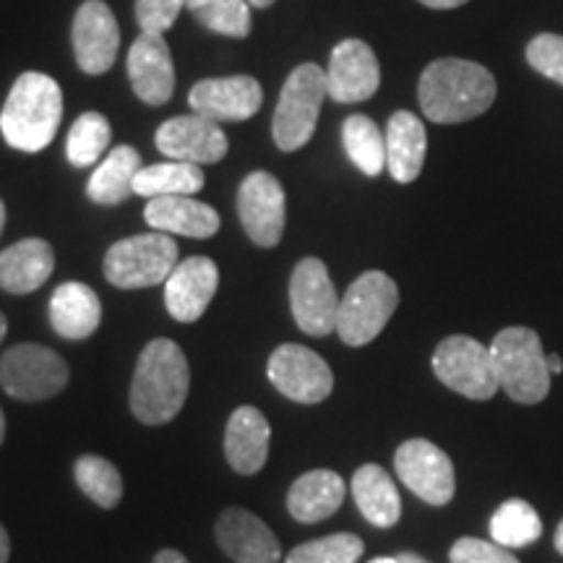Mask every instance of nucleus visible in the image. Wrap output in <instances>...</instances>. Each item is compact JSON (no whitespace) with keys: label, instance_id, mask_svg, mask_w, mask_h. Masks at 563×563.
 Listing matches in <instances>:
<instances>
[{"label":"nucleus","instance_id":"obj_20","mask_svg":"<svg viewBox=\"0 0 563 563\" xmlns=\"http://www.w3.org/2000/svg\"><path fill=\"white\" fill-rule=\"evenodd\" d=\"M129 81L141 102L167 104L175 91V66L159 34H139L129 51Z\"/></svg>","mask_w":563,"mask_h":563},{"label":"nucleus","instance_id":"obj_9","mask_svg":"<svg viewBox=\"0 0 563 563\" xmlns=\"http://www.w3.org/2000/svg\"><path fill=\"white\" fill-rule=\"evenodd\" d=\"M433 373L443 386L475 402H488L501 386L493 368L490 347L464 334L446 336L435 347Z\"/></svg>","mask_w":563,"mask_h":563},{"label":"nucleus","instance_id":"obj_28","mask_svg":"<svg viewBox=\"0 0 563 563\" xmlns=\"http://www.w3.org/2000/svg\"><path fill=\"white\" fill-rule=\"evenodd\" d=\"M141 154L133 146H115L89 178L87 194L95 203L115 207L133 196V183L141 170Z\"/></svg>","mask_w":563,"mask_h":563},{"label":"nucleus","instance_id":"obj_47","mask_svg":"<svg viewBox=\"0 0 563 563\" xmlns=\"http://www.w3.org/2000/svg\"><path fill=\"white\" fill-rule=\"evenodd\" d=\"M3 439H5V415L0 410V443H3Z\"/></svg>","mask_w":563,"mask_h":563},{"label":"nucleus","instance_id":"obj_48","mask_svg":"<svg viewBox=\"0 0 563 563\" xmlns=\"http://www.w3.org/2000/svg\"><path fill=\"white\" fill-rule=\"evenodd\" d=\"M3 228H5V203L0 201V232H3Z\"/></svg>","mask_w":563,"mask_h":563},{"label":"nucleus","instance_id":"obj_27","mask_svg":"<svg viewBox=\"0 0 563 563\" xmlns=\"http://www.w3.org/2000/svg\"><path fill=\"white\" fill-rule=\"evenodd\" d=\"M352 498L373 527H394L402 517V498L394 481L378 464H363L352 475Z\"/></svg>","mask_w":563,"mask_h":563},{"label":"nucleus","instance_id":"obj_4","mask_svg":"<svg viewBox=\"0 0 563 563\" xmlns=\"http://www.w3.org/2000/svg\"><path fill=\"white\" fill-rule=\"evenodd\" d=\"M498 384L519 405L543 402L551 391V371L540 334L527 327H509L490 344Z\"/></svg>","mask_w":563,"mask_h":563},{"label":"nucleus","instance_id":"obj_30","mask_svg":"<svg viewBox=\"0 0 563 563\" xmlns=\"http://www.w3.org/2000/svg\"><path fill=\"white\" fill-rule=\"evenodd\" d=\"M342 144L352 165L368 178L382 175L386 167V133L368 115H350L342 125Z\"/></svg>","mask_w":563,"mask_h":563},{"label":"nucleus","instance_id":"obj_49","mask_svg":"<svg viewBox=\"0 0 563 563\" xmlns=\"http://www.w3.org/2000/svg\"><path fill=\"white\" fill-rule=\"evenodd\" d=\"M371 563H399L397 559H373Z\"/></svg>","mask_w":563,"mask_h":563},{"label":"nucleus","instance_id":"obj_5","mask_svg":"<svg viewBox=\"0 0 563 563\" xmlns=\"http://www.w3.org/2000/svg\"><path fill=\"white\" fill-rule=\"evenodd\" d=\"M327 97V70L316 63H302L287 76L272 121L274 144L282 152H298L313 139Z\"/></svg>","mask_w":563,"mask_h":563},{"label":"nucleus","instance_id":"obj_15","mask_svg":"<svg viewBox=\"0 0 563 563\" xmlns=\"http://www.w3.org/2000/svg\"><path fill=\"white\" fill-rule=\"evenodd\" d=\"M121 51V30L108 3L87 0L74 19V53L84 74L100 76L112 68Z\"/></svg>","mask_w":563,"mask_h":563},{"label":"nucleus","instance_id":"obj_6","mask_svg":"<svg viewBox=\"0 0 563 563\" xmlns=\"http://www.w3.org/2000/svg\"><path fill=\"white\" fill-rule=\"evenodd\" d=\"M399 306V287L389 274L371 269L347 287L340 300L336 334L350 347H363L384 332Z\"/></svg>","mask_w":563,"mask_h":563},{"label":"nucleus","instance_id":"obj_26","mask_svg":"<svg viewBox=\"0 0 563 563\" xmlns=\"http://www.w3.org/2000/svg\"><path fill=\"white\" fill-rule=\"evenodd\" d=\"M344 501V481L332 470L300 475L287 493V511L295 522L316 525L329 519Z\"/></svg>","mask_w":563,"mask_h":563},{"label":"nucleus","instance_id":"obj_36","mask_svg":"<svg viewBox=\"0 0 563 563\" xmlns=\"http://www.w3.org/2000/svg\"><path fill=\"white\" fill-rule=\"evenodd\" d=\"M527 63L563 87V37L561 34H538L527 45Z\"/></svg>","mask_w":563,"mask_h":563},{"label":"nucleus","instance_id":"obj_12","mask_svg":"<svg viewBox=\"0 0 563 563\" xmlns=\"http://www.w3.org/2000/svg\"><path fill=\"white\" fill-rule=\"evenodd\" d=\"M394 470H397L399 481L426 504L446 506L454 498V464L449 454L431 441H405L394 454Z\"/></svg>","mask_w":563,"mask_h":563},{"label":"nucleus","instance_id":"obj_31","mask_svg":"<svg viewBox=\"0 0 563 563\" xmlns=\"http://www.w3.org/2000/svg\"><path fill=\"white\" fill-rule=\"evenodd\" d=\"M540 534H543L540 514L522 498H509L498 506V511L490 519L493 543L504 548H527L538 543Z\"/></svg>","mask_w":563,"mask_h":563},{"label":"nucleus","instance_id":"obj_43","mask_svg":"<svg viewBox=\"0 0 563 563\" xmlns=\"http://www.w3.org/2000/svg\"><path fill=\"white\" fill-rule=\"evenodd\" d=\"M397 561H399V563H428L426 559H420L418 553H399Z\"/></svg>","mask_w":563,"mask_h":563},{"label":"nucleus","instance_id":"obj_18","mask_svg":"<svg viewBox=\"0 0 563 563\" xmlns=\"http://www.w3.org/2000/svg\"><path fill=\"white\" fill-rule=\"evenodd\" d=\"M214 538L224 555L235 563H277L282 559L277 534L241 506H230L220 514Z\"/></svg>","mask_w":563,"mask_h":563},{"label":"nucleus","instance_id":"obj_25","mask_svg":"<svg viewBox=\"0 0 563 563\" xmlns=\"http://www.w3.org/2000/svg\"><path fill=\"white\" fill-rule=\"evenodd\" d=\"M428 152L426 125L412 112L399 110L386 125V167L397 183H412L422 173Z\"/></svg>","mask_w":563,"mask_h":563},{"label":"nucleus","instance_id":"obj_32","mask_svg":"<svg viewBox=\"0 0 563 563\" xmlns=\"http://www.w3.org/2000/svg\"><path fill=\"white\" fill-rule=\"evenodd\" d=\"M74 477L81 493L102 509H115L123 498V477L110 460L97 454L81 456L74 464Z\"/></svg>","mask_w":563,"mask_h":563},{"label":"nucleus","instance_id":"obj_7","mask_svg":"<svg viewBox=\"0 0 563 563\" xmlns=\"http://www.w3.org/2000/svg\"><path fill=\"white\" fill-rule=\"evenodd\" d=\"M178 266V243L167 232H144L110 245L104 253V279L121 290H141L167 282Z\"/></svg>","mask_w":563,"mask_h":563},{"label":"nucleus","instance_id":"obj_16","mask_svg":"<svg viewBox=\"0 0 563 563\" xmlns=\"http://www.w3.org/2000/svg\"><path fill=\"white\" fill-rule=\"evenodd\" d=\"M382 84L376 53L363 40H342L332 51L327 68L329 97L340 104L371 100Z\"/></svg>","mask_w":563,"mask_h":563},{"label":"nucleus","instance_id":"obj_42","mask_svg":"<svg viewBox=\"0 0 563 563\" xmlns=\"http://www.w3.org/2000/svg\"><path fill=\"white\" fill-rule=\"evenodd\" d=\"M548 371H551V376H555V373L563 371V361L559 355H548Z\"/></svg>","mask_w":563,"mask_h":563},{"label":"nucleus","instance_id":"obj_13","mask_svg":"<svg viewBox=\"0 0 563 563\" xmlns=\"http://www.w3.org/2000/svg\"><path fill=\"white\" fill-rule=\"evenodd\" d=\"M238 217L245 235L258 249H274L287 222V196L282 183L266 170L251 173L238 191Z\"/></svg>","mask_w":563,"mask_h":563},{"label":"nucleus","instance_id":"obj_14","mask_svg":"<svg viewBox=\"0 0 563 563\" xmlns=\"http://www.w3.org/2000/svg\"><path fill=\"white\" fill-rule=\"evenodd\" d=\"M154 141H157L159 154H165L167 159L191 162V165H214L230 150L222 125L199 112L165 121Z\"/></svg>","mask_w":563,"mask_h":563},{"label":"nucleus","instance_id":"obj_41","mask_svg":"<svg viewBox=\"0 0 563 563\" xmlns=\"http://www.w3.org/2000/svg\"><path fill=\"white\" fill-rule=\"evenodd\" d=\"M9 555H11V538L9 532H5V527L0 525V563H9Z\"/></svg>","mask_w":563,"mask_h":563},{"label":"nucleus","instance_id":"obj_44","mask_svg":"<svg viewBox=\"0 0 563 563\" xmlns=\"http://www.w3.org/2000/svg\"><path fill=\"white\" fill-rule=\"evenodd\" d=\"M555 551L563 555V519H561L559 530H555Z\"/></svg>","mask_w":563,"mask_h":563},{"label":"nucleus","instance_id":"obj_46","mask_svg":"<svg viewBox=\"0 0 563 563\" xmlns=\"http://www.w3.org/2000/svg\"><path fill=\"white\" fill-rule=\"evenodd\" d=\"M5 332H9V321H5V316L0 313V342H3V336H5Z\"/></svg>","mask_w":563,"mask_h":563},{"label":"nucleus","instance_id":"obj_22","mask_svg":"<svg viewBox=\"0 0 563 563\" xmlns=\"http://www.w3.org/2000/svg\"><path fill=\"white\" fill-rule=\"evenodd\" d=\"M144 220L150 228L167 235L183 238H211L220 230V214L209 203L196 201L194 196H157L144 209Z\"/></svg>","mask_w":563,"mask_h":563},{"label":"nucleus","instance_id":"obj_24","mask_svg":"<svg viewBox=\"0 0 563 563\" xmlns=\"http://www.w3.org/2000/svg\"><path fill=\"white\" fill-rule=\"evenodd\" d=\"M51 323L63 340H87L100 329L102 302L84 282H66L51 298Z\"/></svg>","mask_w":563,"mask_h":563},{"label":"nucleus","instance_id":"obj_8","mask_svg":"<svg viewBox=\"0 0 563 563\" xmlns=\"http://www.w3.org/2000/svg\"><path fill=\"white\" fill-rule=\"evenodd\" d=\"M68 363L45 344H16L0 357V389L21 402H42L68 384Z\"/></svg>","mask_w":563,"mask_h":563},{"label":"nucleus","instance_id":"obj_10","mask_svg":"<svg viewBox=\"0 0 563 563\" xmlns=\"http://www.w3.org/2000/svg\"><path fill=\"white\" fill-rule=\"evenodd\" d=\"M340 295L321 258H302L290 277V308L300 332L327 336L336 332Z\"/></svg>","mask_w":563,"mask_h":563},{"label":"nucleus","instance_id":"obj_19","mask_svg":"<svg viewBox=\"0 0 563 563\" xmlns=\"http://www.w3.org/2000/svg\"><path fill=\"white\" fill-rule=\"evenodd\" d=\"M220 285V269L207 256H191L175 266L165 282V306L175 321L194 323L207 313Z\"/></svg>","mask_w":563,"mask_h":563},{"label":"nucleus","instance_id":"obj_34","mask_svg":"<svg viewBox=\"0 0 563 563\" xmlns=\"http://www.w3.org/2000/svg\"><path fill=\"white\" fill-rule=\"evenodd\" d=\"M112 139L110 121L102 112H84L76 118V123L70 125L68 141H66V154L68 162L76 167H89L97 165V159L102 157Z\"/></svg>","mask_w":563,"mask_h":563},{"label":"nucleus","instance_id":"obj_45","mask_svg":"<svg viewBox=\"0 0 563 563\" xmlns=\"http://www.w3.org/2000/svg\"><path fill=\"white\" fill-rule=\"evenodd\" d=\"M249 3L253 5V9H269L274 0H249Z\"/></svg>","mask_w":563,"mask_h":563},{"label":"nucleus","instance_id":"obj_35","mask_svg":"<svg viewBox=\"0 0 563 563\" xmlns=\"http://www.w3.org/2000/svg\"><path fill=\"white\" fill-rule=\"evenodd\" d=\"M363 551L365 545L357 534L336 532L292 548L285 563H357L363 559Z\"/></svg>","mask_w":563,"mask_h":563},{"label":"nucleus","instance_id":"obj_3","mask_svg":"<svg viewBox=\"0 0 563 563\" xmlns=\"http://www.w3.org/2000/svg\"><path fill=\"white\" fill-rule=\"evenodd\" d=\"M63 118V91L47 74H21L0 110V133L19 152H42L53 144Z\"/></svg>","mask_w":563,"mask_h":563},{"label":"nucleus","instance_id":"obj_11","mask_svg":"<svg viewBox=\"0 0 563 563\" xmlns=\"http://www.w3.org/2000/svg\"><path fill=\"white\" fill-rule=\"evenodd\" d=\"M266 376L282 397L300 405H319L334 389V373L329 363L302 344H282L274 350Z\"/></svg>","mask_w":563,"mask_h":563},{"label":"nucleus","instance_id":"obj_33","mask_svg":"<svg viewBox=\"0 0 563 563\" xmlns=\"http://www.w3.org/2000/svg\"><path fill=\"white\" fill-rule=\"evenodd\" d=\"M186 9L209 32L235 40H245L251 34L249 0H188Z\"/></svg>","mask_w":563,"mask_h":563},{"label":"nucleus","instance_id":"obj_1","mask_svg":"<svg viewBox=\"0 0 563 563\" xmlns=\"http://www.w3.org/2000/svg\"><path fill=\"white\" fill-rule=\"evenodd\" d=\"M418 100L422 115L431 123H467L496 100V79L481 63L441 58L422 70Z\"/></svg>","mask_w":563,"mask_h":563},{"label":"nucleus","instance_id":"obj_17","mask_svg":"<svg viewBox=\"0 0 563 563\" xmlns=\"http://www.w3.org/2000/svg\"><path fill=\"white\" fill-rule=\"evenodd\" d=\"M264 91L253 76H222V79H203L188 95L194 112L211 118L217 123L249 121L262 110Z\"/></svg>","mask_w":563,"mask_h":563},{"label":"nucleus","instance_id":"obj_23","mask_svg":"<svg viewBox=\"0 0 563 563\" xmlns=\"http://www.w3.org/2000/svg\"><path fill=\"white\" fill-rule=\"evenodd\" d=\"M55 269L53 245L42 238H24L0 253V290L26 295L40 290Z\"/></svg>","mask_w":563,"mask_h":563},{"label":"nucleus","instance_id":"obj_39","mask_svg":"<svg viewBox=\"0 0 563 563\" xmlns=\"http://www.w3.org/2000/svg\"><path fill=\"white\" fill-rule=\"evenodd\" d=\"M420 3L435 11H449V9H460V5L470 3V0H420Z\"/></svg>","mask_w":563,"mask_h":563},{"label":"nucleus","instance_id":"obj_38","mask_svg":"<svg viewBox=\"0 0 563 563\" xmlns=\"http://www.w3.org/2000/svg\"><path fill=\"white\" fill-rule=\"evenodd\" d=\"M452 563H519L509 548L481 538H460L449 551Z\"/></svg>","mask_w":563,"mask_h":563},{"label":"nucleus","instance_id":"obj_21","mask_svg":"<svg viewBox=\"0 0 563 563\" xmlns=\"http://www.w3.org/2000/svg\"><path fill=\"white\" fill-rule=\"evenodd\" d=\"M272 428L262 410L243 405L230 415L224 431V456L238 475H256L269 456Z\"/></svg>","mask_w":563,"mask_h":563},{"label":"nucleus","instance_id":"obj_40","mask_svg":"<svg viewBox=\"0 0 563 563\" xmlns=\"http://www.w3.org/2000/svg\"><path fill=\"white\" fill-rule=\"evenodd\" d=\"M152 563H188L186 555H183L180 551H173V548H165V551H159L157 555H154Z\"/></svg>","mask_w":563,"mask_h":563},{"label":"nucleus","instance_id":"obj_29","mask_svg":"<svg viewBox=\"0 0 563 563\" xmlns=\"http://www.w3.org/2000/svg\"><path fill=\"white\" fill-rule=\"evenodd\" d=\"M203 170L201 165L191 162L165 159L157 165L141 167L133 183V194L146 196V199H157V196H194L203 188Z\"/></svg>","mask_w":563,"mask_h":563},{"label":"nucleus","instance_id":"obj_37","mask_svg":"<svg viewBox=\"0 0 563 563\" xmlns=\"http://www.w3.org/2000/svg\"><path fill=\"white\" fill-rule=\"evenodd\" d=\"M188 0H136V21L141 34H165L178 19Z\"/></svg>","mask_w":563,"mask_h":563},{"label":"nucleus","instance_id":"obj_2","mask_svg":"<svg viewBox=\"0 0 563 563\" xmlns=\"http://www.w3.org/2000/svg\"><path fill=\"white\" fill-rule=\"evenodd\" d=\"M191 389L186 352L173 340H152L141 350L131 382V412L144 426H165L178 418Z\"/></svg>","mask_w":563,"mask_h":563}]
</instances>
